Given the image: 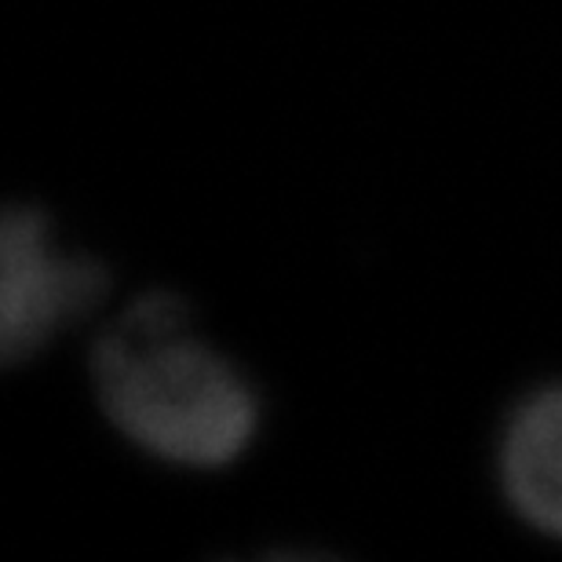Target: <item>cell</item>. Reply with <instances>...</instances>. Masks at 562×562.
I'll list each match as a JSON object with an SVG mask.
<instances>
[{"instance_id":"obj_1","label":"cell","mask_w":562,"mask_h":562,"mask_svg":"<svg viewBox=\"0 0 562 562\" xmlns=\"http://www.w3.org/2000/svg\"><path fill=\"white\" fill-rule=\"evenodd\" d=\"M95 402L125 442L176 468H227L260 431L245 373L194 325L183 296L139 292L88 351Z\"/></svg>"},{"instance_id":"obj_2","label":"cell","mask_w":562,"mask_h":562,"mask_svg":"<svg viewBox=\"0 0 562 562\" xmlns=\"http://www.w3.org/2000/svg\"><path fill=\"white\" fill-rule=\"evenodd\" d=\"M110 292V271L95 256L66 252L48 216L8 205L0 220V358L26 362L66 325L85 318Z\"/></svg>"},{"instance_id":"obj_3","label":"cell","mask_w":562,"mask_h":562,"mask_svg":"<svg viewBox=\"0 0 562 562\" xmlns=\"http://www.w3.org/2000/svg\"><path fill=\"white\" fill-rule=\"evenodd\" d=\"M497 479L530 530L562 541V384L530 391L504 420Z\"/></svg>"}]
</instances>
